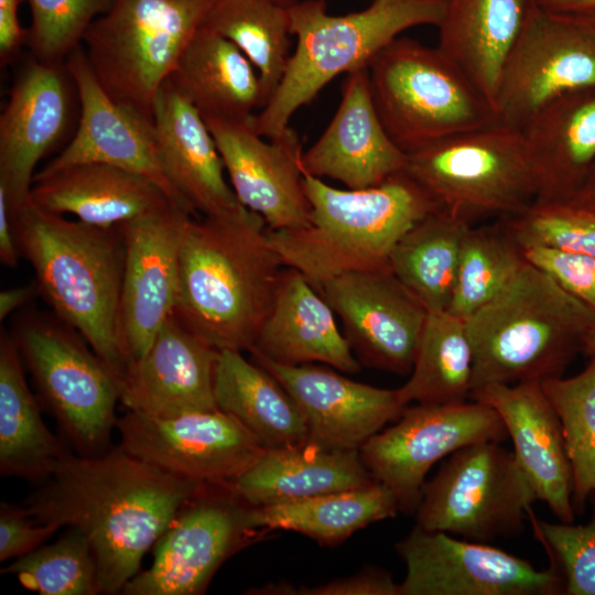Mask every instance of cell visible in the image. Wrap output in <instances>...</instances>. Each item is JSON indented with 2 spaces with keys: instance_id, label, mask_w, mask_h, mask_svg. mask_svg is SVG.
<instances>
[{
  "instance_id": "6da1fadb",
  "label": "cell",
  "mask_w": 595,
  "mask_h": 595,
  "mask_svg": "<svg viewBox=\"0 0 595 595\" xmlns=\"http://www.w3.org/2000/svg\"><path fill=\"white\" fill-rule=\"evenodd\" d=\"M205 484L164 472L119 445L94 456L69 451L24 507L39 523L79 529L95 562L98 593L115 595Z\"/></svg>"
},
{
  "instance_id": "7a4b0ae2",
  "label": "cell",
  "mask_w": 595,
  "mask_h": 595,
  "mask_svg": "<svg viewBox=\"0 0 595 595\" xmlns=\"http://www.w3.org/2000/svg\"><path fill=\"white\" fill-rule=\"evenodd\" d=\"M284 268L264 219L244 205L191 216L181 241L173 315L218 351H249Z\"/></svg>"
},
{
  "instance_id": "3957f363",
  "label": "cell",
  "mask_w": 595,
  "mask_h": 595,
  "mask_svg": "<svg viewBox=\"0 0 595 595\" xmlns=\"http://www.w3.org/2000/svg\"><path fill=\"white\" fill-rule=\"evenodd\" d=\"M21 257L53 313L74 327L121 381L128 360L118 327L125 239L117 226L71 220L31 199L11 215Z\"/></svg>"
},
{
  "instance_id": "277c9868",
  "label": "cell",
  "mask_w": 595,
  "mask_h": 595,
  "mask_svg": "<svg viewBox=\"0 0 595 595\" xmlns=\"http://www.w3.org/2000/svg\"><path fill=\"white\" fill-rule=\"evenodd\" d=\"M310 221L295 229L270 230L271 246L286 268L317 289L347 272L387 268L401 237L441 208L405 171L359 190L333 187L303 174Z\"/></svg>"
},
{
  "instance_id": "5b68a950",
  "label": "cell",
  "mask_w": 595,
  "mask_h": 595,
  "mask_svg": "<svg viewBox=\"0 0 595 595\" xmlns=\"http://www.w3.org/2000/svg\"><path fill=\"white\" fill-rule=\"evenodd\" d=\"M465 323L473 350V391L562 376L583 353L595 313L527 261Z\"/></svg>"
},
{
  "instance_id": "8992f818",
  "label": "cell",
  "mask_w": 595,
  "mask_h": 595,
  "mask_svg": "<svg viewBox=\"0 0 595 595\" xmlns=\"http://www.w3.org/2000/svg\"><path fill=\"white\" fill-rule=\"evenodd\" d=\"M447 0H371L343 15L327 11L325 0H303L289 8L296 47L271 99L252 118L258 134H283L294 112L336 76L368 67L401 32L441 22Z\"/></svg>"
},
{
  "instance_id": "52a82bcc",
  "label": "cell",
  "mask_w": 595,
  "mask_h": 595,
  "mask_svg": "<svg viewBox=\"0 0 595 595\" xmlns=\"http://www.w3.org/2000/svg\"><path fill=\"white\" fill-rule=\"evenodd\" d=\"M368 71L381 122L405 153L499 122L491 102L437 47L398 36Z\"/></svg>"
},
{
  "instance_id": "ba28073f",
  "label": "cell",
  "mask_w": 595,
  "mask_h": 595,
  "mask_svg": "<svg viewBox=\"0 0 595 595\" xmlns=\"http://www.w3.org/2000/svg\"><path fill=\"white\" fill-rule=\"evenodd\" d=\"M404 171L441 208L470 224L520 213L540 192L521 130L500 122L407 153Z\"/></svg>"
},
{
  "instance_id": "9c48e42d",
  "label": "cell",
  "mask_w": 595,
  "mask_h": 595,
  "mask_svg": "<svg viewBox=\"0 0 595 595\" xmlns=\"http://www.w3.org/2000/svg\"><path fill=\"white\" fill-rule=\"evenodd\" d=\"M12 335L66 443L83 456L110 450L120 382L108 365L54 313H23Z\"/></svg>"
},
{
  "instance_id": "30bf717a",
  "label": "cell",
  "mask_w": 595,
  "mask_h": 595,
  "mask_svg": "<svg viewBox=\"0 0 595 595\" xmlns=\"http://www.w3.org/2000/svg\"><path fill=\"white\" fill-rule=\"evenodd\" d=\"M214 0H113L84 36L106 93L152 119L158 90L202 28Z\"/></svg>"
},
{
  "instance_id": "8fae6325",
  "label": "cell",
  "mask_w": 595,
  "mask_h": 595,
  "mask_svg": "<svg viewBox=\"0 0 595 595\" xmlns=\"http://www.w3.org/2000/svg\"><path fill=\"white\" fill-rule=\"evenodd\" d=\"M536 500L513 452L479 442L447 456L424 483L415 524L488 543L519 533Z\"/></svg>"
},
{
  "instance_id": "7c38bea8",
  "label": "cell",
  "mask_w": 595,
  "mask_h": 595,
  "mask_svg": "<svg viewBox=\"0 0 595 595\" xmlns=\"http://www.w3.org/2000/svg\"><path fill=\"white\" fill-rule=\"evenodd\" d=\"M507 437L500 416L486 403H415L371 436L359 454L372 478L393 494L399 511L410 515L434 464L464 446Z\"/></svg>"
},
{
  "instance_id": "4fadbf2b",
  "label": "cell",
  "mask_w": 595,
  "mask_h": 595,
  "mask_svg": "<svg viewBox=\"0 0 595 595\" xmlns=\"http://www.w3.org/2000/svg\"><path fill=\"white\" fill-rule=\"evenodd\" d=\"M250 506L226 483H206L178 510L153 547L150 566L125 586L123 595H199L218 569L253 542Z\"/></svg>"
},
{
  "instance_id": "5bb4252c",
  "label": "cell",
  "mask_w": 595,
  "mask_h": 595,
  "mask_svg": "<svg viewBox=\"0 0 595 595\" xmlns=\"http://www.w3.org/2000/svg\"><path fill=\"white\" fill-rule=\"evenodd\" d=\"M595 87V31L572 14L534 8L505 64L495 109L521 130L553 100Z\"/></svg>"
},
{
  "instance_id": "9a60e30c",
  "label": "cell",
  "mask_w": 595,
  "mask_h": 595,
  "mask_svg": "<svg viewBox=\"0 0 595 595\" xmlns=\"http://www.w3.org/2000/svg\"><path fill=\"white\" fill-rule=\"evenodd\" d=\"M79 116L78 90L65 63L30 55L19 64L0 116V190L11 215L30 202L37 163L71 141Z\"/></svg>"
},
{
  "instance_id": "2e32d148",
  "label": "cell",
  "mask_w": 595,
  "mask_h": 595,
  "mask_svg": "<svg viewBox=\"0 0 595 595\" xmlns=\"http://www.w3.org/2000/svg\"><path fill=\"white\" fill-rule=\"evenodd\" d=\"M394 549L405 564L401 595L563 594L562 577L552 565L538 570L488 543L415 524Z\"/></svg>"
},
{
  "instance_id": "e0dca14e",
  "label": "cell",
  "mask_w": 595,
  "mask_h": 595,
  "mask_svg": "<svg viewBox=\"0 0 595 595\" xmlns=\"http://www.w3.org/2000/svg\"><path fill=\"white\" fill-rule=\"evenodd\" d=\"M125 452L170 474L203 483L230 482L267 450L237 419L220 411L151 416L127 411L117 422Z\"/></svg>"
},
{
  "instance_id": "ac0fdd59",
  "label": "cell",
  "mask_w": 595,
  "mask_h": 595,
  "mask_svg": "<svg viewBox=\"0 0 595 595\" xmlns=\"http://www.w3.org/2000/svg\"><path fill=\"white\" fill-rule=\"evenodd\" d=\"M316 290L339 316L361 365L397 375L412 371L428 311L389 267L343 273Z\"/></svg>"
},
{
  "instance_id": "d6986e66",
  "label": "cell",
  "mask_w": 595,
  "mask_h": 595,
  "mask_svg": "<svg viewBox=\"0 0 595 595\" xmlns=\"http://www.w3.org/2000/svg\"><path fill=\"white\" fill-rule=\"evenodd\" d=\"M191 216L182 207L167 204L119 225L125 239V268L118 327L128 364L144 355L173 314L181 241Z\"/></svg>"
},
{
  "instance_id": "ffe728a7",
  "label": "cell",
  "mask_w": 595,
  "mask_h": 595,
  "mask_svg": "<svg viewBox=\"0 0 595 595\" xmlns=\"http://www.w3.org/2000/svg\"><path fill=\"white\" fill-rule=\"evenodd\" d=\"M65 65L78 90L79 121L71 141L35 175L77 163H104L151 180L174 205L191 214L162 167L153 119L106 93L82 45L68 55Z\"/></svg>"
},
{
  "instance_id": "44dd1931",
  "label": "cell",
  "mask_w": 595,
  "mask_h": 595,
  "mask_svg": "<svg viewBox=\"0 0 595 595\" xmlns=\"http://www.w3.org/2000/svg\"><path fill=\"white\" fill-rule=\"evenodd\" d=\"M252 118H204L230 186L238 202L259 214L268 229L304 227L310 221L311 207L300 166L303 153L300 139L289 128L283 134L266 141L256 132Z\"/></svg>"
},
{
  "instance_id": "7402d4cb",
  "label": "cell",
  "mask_w": 595,
  "mask_h": 595,
  "mask_svg": "<svg viewBox=\"0 0 595 595\" xmlns=\"http://www.w3.org/2000/svg\"><path fill=\"white\" fill-rule=\"evenodd\" d=\"M251 360L292 396L305 419L307 442L323 448L359 450L407 407L398 389L361 383L326 367L282 365L258 355Z\"/></svg>"
},
{
  "instance_id": "603a6c76",
  "label": "cell",
  "mask_w": 595,
  "mask_h": 595,
  "mask_svg": "<svg viewBox=\"0 0 595 595\" xmlns=\"http://www.w3.org/2000/svg\"><path fill=\"white\" fill-rule=\"evenodd\" d=\"M339 106L323 134L301 155L303 174L375 186L402 172L407 153L389 137L374 104L368 67L346 74Z\"/></svg>"
},
{
  "instance_id": "cb8c5ba5",
  "label": "cell",
  "mask_w": 595,
  "mask_h": 595,
  "mask_svg": "<svg viewBox=\"0 0 595 595\" xmlns=\"http://www.w3.org/2000/svg\"><path fill=\"white\" fill-rule=\"evenodd\" d=\"M218 353L172 314L144 355L129 364L120 381L121 404L127 411L161 418L217 409Z\"/></svg>"
},
{
  "instance_id": "d4e9b609",
  "label": "cell",
  "mask_w": 595,
  "mask_h": 595,
  "mask_svg": "<svg viewBox=\"0 0 595 595\" xmlns=\"http://www.w3.org/2000/svg\"><path fill=\"white\" fill-rule=\"evenodd\" d=\"M469 399L500 416L536 499L561 522H574L571 466L558 414L541 382L489 385L473 390Z\"/></svg>"
},
{
  "instance_id": "484cf974",
  "label": "cell",
  "mask_w": 595,
  "mask_h": 595,
  "mask_svg": "<svg viewBox=\"0 0 595 595\" xmlns=\"http://www.w3.org/2000/svg\"><path fill=\"white\" fill-rule=\"evenodd\" d=\"M152 119L162 167L193 216L240 204L205 119L169 79L158 90Z\"/></svg>"
},
{
  "instance_id": "4316f807",
  "label": "cell",
  "mask_w": 595,
  "mask_h": 595,
  "mask_svg": "<svg viewBox=\"0 0 595 595\" xmlns=\"http://www.w3.org/2000/svg\"><path fill=\"white\" fill-rule=\"evenodd\" d=\"M334 314L303 273L285 267L272 307L249 353L282 365L322 363L340 372L357 374L361 364Z\"/></svg>"
},
{
  "instance_id": "83f0119b",
  "label": "cell",
  "mask_w": 595,
  "mask_h": 595,
  "mask_svg": "<svg viewBox=\"0 0 595 595\" xmlns=\"http://www.w3.org/2000/svg\"><path fill=\"white\" fill-rule=\"evenodd\" d=\"M30 199L46 212L72 214L101 227L117 226L173 204L151 180L96 162L35 175Z\"/></svg>"
},
{
  "instance_id": "f1b7e54d",
  "label": "cell",
  "mask_w": 595,
  "mask_h": 595,
  "mask_svg": "<svg viewBox=\"0 0 595 595\" xmlns=\"http://www.w3.org/2000/svg\"><path fill=\"white\" fill-rule=\"evenodd\" d=\"M536 0H447L437 48L491 102ZM496 110V109H495Z\"/></svg>"
},
{
  "instance_id": "f546056e",
  "label": "cell",
  "mask_w": 595,
  "mask_h": 595,
  "mask_svg": "<svg viewBox=\"0 0 595 595\" xmlns=\"http://www.w3.org/2000/svg\"><path fill=\"white\" fill-rule=\"evenodd\" d=\"M376 483L359 450H327L305 442L267 448L239 477L228 482L252 507L280 504Z\"/></svg>"
},
{
  "instance_id": "4dcf8cb0",
  "label": "cell",
  "mask_w": 595,
  "mask_h": 595,
  "mask_svg": "<svg viewBox=\"0 0 595 595\" xmlns=\"http://www.w3.org/2000/svg\"><path fill=\"white\" fill-rule=\"evenodd\" d=\"M521 132L538 174V199L571 201L595 165V87L553 100Z\"/></svg>"
},
{
  "instance_id": "1f68e13d",
  "label": "cell",
  "mask_w": 595,
  "mask_h": 595,
  "mask_svg": "<svg viewBox=\"0 0 595 595\" xmlns=\"http://www.w3.org/2000/svg\"><path fill=\"white\" fill-rule=\"evenodd\" d=\"M204 118L247 120L264 105L258 71L229 40L201 28L167 77Z\"/></svg>"
},
{
  "instance_id": "d6a6232c",
  "label": "cell",
  "mask_w": 595,
  "mask_h": 595,
  "mask_svg": "<svg viewBox=\"0 0 595 595\" xmlns=\"http://www.w3.org/2000/svg\"><path fill=\"white\" fill-rule=\"evenodd\" d=\"M12 333L0 334V473L43 483L71 451L45 425Z\"/></svg>"
},
{
  "instance_id": "836d02e7",
  "label": "cell",
  "mask_w": 595,
  "mask_h": 595,
  "mask_svg": "<svg viewBox=\"0 0 595 595\" xmlns=\"http://www.w3.org/2000/svg\"><path fill=\"white\" fill-rule=\"evenodd\" d=\"M214 396L217 409L237 419L266 448L307 442L305 419L295 400L242 351L218 353Z\"/></svg>"
},
{
  "instance_id": "e575fe53",
  "label": "cell",
  "mask_w": 595,
  "mask_h": 595,
  "mask_svg": "<svg viewBox=\"0 0 595 595\" xmlns=\"http://www.w3.org/2000/svg\"><path fill=\"white\" fill-rule=\"evenodd\" d=\"M393 494L376 482L369 486L280 504L252 507L249 526L257 531L288 530L335 547L371 523L396 517Z\"/></svg>"
},
{
  "instance_id": "d590c367",
  "label": "cell",
  "mask_w": 595,
  "mask_h": 595,
  "mask_svg": "<svg viewBox=\"0 0 595 595\" xmlns=\"http://www.w3.org/2000/svg\"><path fill=\"white\" fill-rule=\"evenodd\" d=\"M473 225L439 208L411 227L388 266L428 312L446 311L454 290L464 235Z\"/></svg>"
},
{
  "instance_id": "8d00e7d4",
  "label": "cell",
  "mask_w": 595,
  "mask_h": 595,
  "mask_svg": "<svg viewBox=\"0 0 595 595\" xmlns=\"http://www.w3.org/2000/svg\"><path fill=\"white\" fill-rule=\"evenodd\" d=\"M473 350L464 318L428 312L409 380L398 394L411 403H458L472 392Z\"/></svg>"
},
{
  "instance_id": "74e56055",
  "label": "cell",
  "mask_w": 595,
  "mask_h": 595,
  "mask_svg": "<svg viewBox=\"0 0 595 595\" xmlns=\"http://www.w3.org/2000/svg\"><path fill=\"white\" fill-rule=\"evenodd\" d=\"M202 28L232 42L252 63L262 85L264 107L291 56L289 8L271 0H214Z\"/></svg>"
},
{
  "instance_id": "f35d334b",
  "label": "cell",
  "mask_w": 595,
  "mask_h": 595,
  "mask_svg": "<svg viewBox=\"0 0 595 595\" xmlns=\"http://www.w3.org/2000/svg\"><path fill=\"white\" fill-rule=\"evenodd\" d=\"M527 262L522 247L500 218L466 230L446 311L467 318L498 295Z\"/></svg>"
},
{
  "instance_id": "ab89813d",
  "label": "cell",
  "mask_w": 595,
  "mask_h": 595,
  "mask_svg": "<svg viewBox=\"0 0 595 595\" xmlns=\"http://www.w3.org/2000/svg\"><path fill=\"white\" fill-rule=\"evenodd\" d=\"M562 430L572 472V505L583 513L595 493V356L578 374L541 382Z\"/></svg>"
},
{
  "instance_id": "60d3db41",
  "label": "cell",
  "mask_w": 595,
  "mask_h": 595,
  "mask_svg": "<svg viewBox=\"0 0 595 595\" xmlns=\"http://www.w3.org/2000/svg\"><path fill=\"white\" fill-rule=\"evenodd\" d=\"M41 595H96V566L87 539L74 527L51 544H43L1 569Z\"/></svg>"
},
{
  "instance_id": "b9f144b4",
  "label": "cell",
  "mask_w": 595,
  "mask_h": 595,
  "mask_svg": "<svg viewBox=\"0 0 595 595\" xmlns=\"http://www.w3.org/2000/svg\"><path fill=\"white\" fill-rule=\"evenodd\" d=\"M499 218L521 247L542 246L595 257V209L537 199L522 212Z\"/></svg>"
},
{
  "instance_id": "7bdbcfd3",
  "label": "cell",
  "mask_w": 595,
  "mask_h": 595,
  "mask_svg": "<svg viewBox=\"0 0 595 595\" xmlns=\"http://www.w3.org/2000/svg\"><path fill=\"white\" fill-rule=\"evenodd\" d=\"M31 11L26 46L47 64L65 63L84 40L90 24L113 0H25Z\"/></svg>"
},
{
  "instance_id": "ee69618b",
  "label": "cell",
  "mask_w": 595,
  "mask_h": 595,
  "mask_svg": "<svg viewBox=\"0 0 595 595\" xmlns=\"http://www.w3.org/2000/svg\"><path fill=\"white\" fill-rule=\"evenodd\" d=\"M593 511L583 524L545 522L529 515L536 537L563 581L564 595H595V493Z\"/></svg>"
},
{
  "instance_id": "f6af8a7d",
  "label": "cell",
  "mask_w": 595,
  "mask_h": 595,
  "mask_svg": "<svg viewBox=\"0 0 595 595\" xmlns=\"http://www.w3.org/2000/svg\"><path fill=\"white\" fill-rule=\"evenodd\" d=\"M524 259L595 313V257L542 246L522 247Z\"/></svg>"
},
{
  "instance_id": "bcb514c9",
  "label": "cell",
  "mask_w": 595,
  "mask_h": 595,
  "mask_svg": "<svg viewBox=\"0 0 595 595\" xmlns=\"http://www.w3.org/2000/svg\"><path fill=\"white\" fill-rule=\"evenodd\" d=\"M61 527L39 523L24 506L0 504V562L15 560L43 545Z\"/></svg>"
},
{
  "instance_id": "7dc6e473",
  "label": "cell",
  "mask_w": 595,
  "mask_h": 595,
  "mask_svg": "<svg viewBox=\"0 0 595 595\" xmlns=\"http://www.w3.org/2000/svg\"><path fill=\"white\" fill-rule=\"evenodd\" d=\"M281 588V595H401L391 573L374 566L315 586L282 583Z\"/></svg>"
},
{
  "instance_id": "c3c4849f",
  "label": "cell",
  "mask_w": 595,
  "mask_h": 595,
  "mask_svg": "<svg viewBox=\"0 0 595 595\" xmlns=\"http://www.w3.org/2000/svg\"><path fill=\"white\" fill-rule=\"evenodd\" d=\"M25 0H0V64L13 63L26 45L28 29H23L18 18L19 6Z\"/></svg>"
},
{
  "instance_id": "681fc988",
  "label": "cell",
  "mask_w": 595,
  "mask_h": 595,
  "mask_svg": "<svg viewBox=\"0 0 595 595\" xmlns=\"http://www.w3.org/2000/svg\"><path fill=\"white\" fill-rule=\"evenodd\" d=\"M20 257L8 201L0 190V260L6 267L14 268Z\"/></svg>"
},
{
  "instance_id": "f907efd6",
  "label": "cell",
  "mask_w": 595,
  "mask_h": 595,
  "mask_svg": "<svg viewBox=\"0 0 595 595\" xmlns=\"http://www.w3.org/2000/svg\"><path fill=\"white\" fill-rule=\"evenodd\" d=\"M41 294L36 281L21 286L10 288L0 293V320L25 306L36 295Z\"/></svg>"
},
{
  "instance_id": "816d5d0a",
  "label": "cell",
  "mask_w": 595,
  "mask_h": 595,
  "mask_svg": "<svg viewBox=\"0 0 595 595\" xmlns=\"http://www.w3.org/2000/svg\"><path fill=\"white\" fill-rule=\"evenodd\" d=\"M545 10L563 14H582L595 11V0H536Z\"/></svg>"
},
{
  "instance_id": "f5cc1de1",
  "label": "cell",
  "mask_w": 595,
  "mask_h": 595,
  "mask_svg": "<svg viewBox=\"0 0 595 595\" xmlns=\"http://www.w3.org/2000/svg\"><path fill=\"white\" fill-rule=\"evenodd\" d=\"M566 202L595 209V165L573 198Z\"/></svg>"
},
{
  "instance_id": "db71d44e",
  "label": "cell",
  "mask_w": 595,
  "mask_h": 595,
  "mask_svg": "<svg viewBox=\"0 0 595 595\" xmlns=\"http://www.w3.org/2000/svg\"><path fill=\"white\" fill-rule=\"evenodd\" d=\"M583 353L589 357L595 356V324L593 325V327L591 328V331L588 332L586 336L584 347H583Z\"/></svg>"
},
{
  "instance_id": "11a10c76",
  "label": "cell",
  "mask_w": 595,
  "mask_h": 595,
  "mask_svg": "<svg viewBox=\"0 0 595 595\" xmlns=\"http://www.w3.org/2000/svg\"><path fill=\"white\" fill-rule=\"evenodd\" d=\"M577 17L580 20H582L584 23H586L589 28H592L595 31V11H591L587 13L582 14H572Z\"/></svg>"
},
{
  "instance_id": "9f6ffc18",
  "label": "cell",
  "mask_w": 595,
  "mask_h": 595,
  "mask_svg": "<svg viewBox=\"0 0 595 595\" xmlns=\"http://www.w3.org/2000/svg\"><path fill=\"white\" fill-rule=\"evenodd\" d=\"M282 7H285V8H290L292 7L293 4H295L296 2H299L300 0H271Z\"/></svg>"
}]
</instances>
